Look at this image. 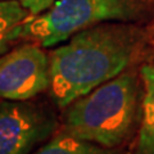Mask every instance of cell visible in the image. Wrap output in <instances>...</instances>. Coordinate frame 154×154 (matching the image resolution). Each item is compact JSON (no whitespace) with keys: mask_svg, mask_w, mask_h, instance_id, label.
I'll return each instance as SVG.
<instances>
[{"mask_svg":"<svg viewBox=\"0 0 154 154\" xmlns=\"http://www.w3.org/2000/svg\"><path fill=\"white\" fill-rule=\"evenodd\" d=\"M153 37L143 23L104 22L85 28L50 53V96L66 108L132 67L145 54Z\"/></svg>","mask_w":154,"mask_h":154,"instance_id":"6da1fadb","label":"cell"},{"mask_svg":"<svg viewBox=\"0 0 154 154\" xmlns=\"http://www.w3.org/2000/svg\"><path fill=\"white\" fill-rule=\"evenodd\" d=\"M143 84L140 73L126 69L64 108V134L104 148L123 145L140 123Z\"/></svg>","mask_w":154,"mask_h":154,"instance_id":"7a4b0ae2","label":"cell"},{"mask_svg":"<svg viewBox=\"0 0 154 154\" xmlns=\"http://www.w3.org/2000/svg\"><path fill=\"white\" fill-rule=\"evenodd\" d=\"M153 18L154 0H57L25 23L22 38L51 48L104 22L148 23Z\"/></svg>","mask_w":154,"mask_h":154,"instance_id":"3957f363","label":"cell"},{"mask_svg":"<svg viewBox=\"0 0 154 154\" xmlns=\"http://www.w3.org/2000/svg\"><path fill=\"white\" fill-rule=\"evenodd\" d=\"M50 88V57L26 42L0 55V100L26 102Z\"/></svg>","mask_w":154,"mask_h":154,"instance_id":"277c9868","label":"cell"},{"mask_svg":"<svg viewBox=\"0 0 154 154\" xmlns=\"http://www.w3.org/2000/svg\"><path fill=\"white\" fill-rule=\"evenodd\" d=\"M55 130V116L42 105L0 102V154H31Z\"/></svg>","mask_w":154,"mask_h":154,"instance_id":"5b68a950","label":"cell"},{"mask_svg":"<svg viewBox=\"0 0 154 154\" xmlns=\"http://www.w3.org/2000/svg\"><path fill=\"white\" fill-rule=\"evenodd\" d=\"M143 84L141 117L134 154H154V58L140 67Z\"/></svg>","mask_w":154,"mask_h":154,"instance_id":"8992f818","label":"cell"},{"mask_svg":"<svg viewBox=\"0 0 154 154\" xmlns=\"http://www.w3.org/2000/svg\"><path fill=\"white\" fill-rule=\"evenodd\" d=\"M32 17L16 0H0V55L22 38L23 26Z\"/></svg>","mask_w":154,"mask_h":154,"instance_id":"52a82bcc","label":"cell"},{"mask_svg":"<svg viewBox=\"0 0 154 154\" xmlns=\"http://www.w3.org/2000/svg\"><path fill=\"white\" fill-rule=\"evenodd\" d=\"M31 154H117L114 149L85 141L62 132Z\"/></svg>","mask_w":154,"mask_h":154,"instance_id":"ba28073f","label":"cell"},{"mask_svg":"<svg viewBox=\"0 0 154 154\" xmlns=\"http://www.w3.org/2000/svg\"><path fill=\"white\" fill-rule=\"evenodd\" d=\"M23 8H26L33 17L46 12L57 0H16Z\"/></svg>","mask_w":154,"mask_h":154,"instance_id":"9c48e42d","label":"cell"}]
</instances>
